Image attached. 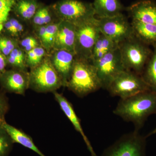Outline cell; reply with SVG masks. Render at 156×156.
Returning <instances> with one entry per match:
<instances>
[{"mask_svg":"<svg viewBox=\"0 0 156 156\" xmlns=\"http://www.w3.org/2000/svg\"><path fill=\"white\" fill-rule=\"evenodd\" d=\"M18 0H0V35L4 32V26L10 17Z\"/></svg>","mask_w":156,"mask_h":156,"instance_id":"obj_24","label":"cell"},{"mask_svg":"<svg viewBox=\"0 0 156 156\" xmlns=\"http://www.w3.org/2000/svg\"><path fill=\"white\" fill-rule=\"evenodd\" d=\"M131 23L136 38L148 46L156 44V25L136 20H132Z\"/></svg>","mask_w":156,"mask_h":156,"instance_id":"obj_18","label":"cell"},{"mask_svg":"<svg viewBox=\"0 0 156 156\" xmlns=\"http://www.w3.org/2000/svg\"><path fill=\"white\" fill-rule=\"evenodd\" d=\"M92 5L97 18L113 17L124 10L120 0H94Z\"/></svg>","mask_w":156,"mask_h":156,"instance_id":"obj_16","label":"cell"},{"mask_svg":"<svg viewBox=\"0 0 156 156\" xmlns=\"http://www.w3.org/2000/svg\"><path fill=\"white\" fill-rule=\"evenodd\" d=\"M132 20L156 25V3L151 0H142L127 8Z\"/></svg>","mask_w":156,"mask_h":156,"instance_id":"obj_13","label":"cell"},{"mask_svg":"<svg viewBox=\"0 0 156 156\" xmlns=\"http://www.w3.org/2000/svg\"><path fill=\"white\" fill-rule=\"evenodd\" d=\"M37 34L39 41L41 43L43 46L44 43L46 34V25L38 27L37 30Z\"/></svg>","mask_w":156,"mask_h":156,"instance_id":"obj_32","label":"cell"},{"mask_svg":"<svg viewBox=\"0 0 156 156\" xmlns=\"http://www.w3.org/2000/svg\"><path fill=\"white\" fill-rule=\"evenodd\" d=\"M19 44L20 48L26 53L40 46L37 39L32 36H29L23 39Z\"/></svg>","mask_w":156,"mask_h":156,"instance_id":"obj_28","label":"cell"},{"mask_svg":"<svg viewBox=\"0 0 156 156\" xmlns=\"http://www.w3.org/2000/svg\"><path fill=\"white\" fill-rule=\"evenodd\" d=\"M59 22L49 23L46 25V38L44 43L42 47L47 50L53 49L54 41L59 26Z\"/></svg>","mask_w":156,"mask_h":156,"instance_id":"obj_27","label":"cell"},{"mask_svg":"<svg viewBox=\"0 0 156 156\" xmlns=\"http://www.w3.org/2000/svg\"><path fill=\"white\" fill-rule=\"evenodd\" d=\"M7 66V57L0 52V76L6 70Z\"/></svg>","mask_w":156,"mask_h":156,"instance_id":"obj_33","label":"cell"},{"mask_svg":"<svg viewBox=\"0 0 156 156\" xmlns=\"http://www.w3.org/2000/svg\"><path fill=\"white\" fill-rule=\"evenodd\" d=\"M62 87V81L51 63L50 57L46 56L40 64L30 69L29 89L39 93H53Z\"/></svg>","mask_w":156,"mask_h":156,"instance_id":"obj_4","label":"cell"},{"mask_svg":"<svg viewBox=\"0 0 156 156\" xmlns=\"http://www.w3.org/2000/svg\"><path fill=\"white\" fill-rule=\"evenodd\" d=\"M51 63L66 87L69 80L76 59L74 53L66 50H54L50 57Z\"/></svg>","mask_w":156,"mask_h":156,"instance_id":"obj_12","label":"cell"},{"mask_svg":"<svg viewBox=\"0 0 156 156\" xmlns=\"http://www.w3.org/2000/svg\"><path fill=\"white\" fill-rule=\"evenodd\" d=\"M107 90L112 96L124 99L151 89L141 75L126 69L114 79Z\"/></svg>","mask_w":156,"mask_h":156,"instance_id":"obj_6","label":"cell"},{"mask_svg":"<svg viewBox=\"0 0 156 156\" xmlns=\"http://www.w3.org/2000/svg\"><path fill=\"white\" fill-rule=\"evenodd\" d=\"M92 62L96 69L101 88L106 90L114 79L126 70L122 61L119 48Z\"/></svg>","mask_w":156,"mask_h":156,"instance_id":"obj_9","label":"cell"},{"mask_svg":"<svg viewBox=\"0 0 156 156\" xmlns=\"http://www.w3.org/2000/svg\"><path fill=\"white\" fill-rule=\"evenodd\" d=\"M97 19L101 33L117 44H120L134 36L131 23L122 13L113 17Z\"/></svg>","mask_w":156,"mask_h":156,"instance_id":"obj_10","label":"cell"},{"mask_svg":"<svg viewBox=\"0 0 156 156\" xmlns=\"http://www.w3.org/2000/svg\"><path fill=\"white\" fill-rule=\"evenodd\" d=\"M19 45L17 39L3 34L0 35V52L6 57Z\"/></svg>","mask_w":156,"mask_h":156,"instance_id":"obj_26","label":"cell"},{"mask_svg":"<svg viewBox=\"0 0 156 156\" xmlns=\"http://www.w3.org/2000/svg\"><path fill=\"white\" fill-rule=\"evenodd\" d=\"M50 7L59 20L76 26L95 17L92 3L80 0H59Z\"/></svg>","mask_w":156,"mask_h":156,"instance_id":"obj_5","label":"cell"},{"mask_svg":"<svg viewBox=\"0 0 156 156\" xmlns=\"http://www.w3.org/2000/svg\"><path fill=\"white\" fill-rule=\"evenodd\" d=\"M1 125L11 136L14 143L19 144L34 152L40 156H46L35 145L32 137L25 132L8 124L6 121Z\"/></svg>","mask_w":156,"mask_h":156,"instance_id":"obj_17","label":"cell"},{"mask_svg":"<svg viewBox=\"0 0 156 156\" xmlns=\"http://www.w3.org/2000/svg\"><path fill=\"white\" fill-rule=\"evenodd\" d=\"M119 49L125 69L141 75L152 50L134 36L119 44Z\"/></svg>","mask_w":156,"mask_h":156,"instance_id":"obj_3","label":"cell"},{"mask_svg":"<svg viewBox=\"0 0 156 156\" xmlns=\"http://www.w3.org/2000/svg\"><path fill=\"white\" fill-rule=\"evenodd\" d=\"M0 86L5 92L24 95L29 89V72L25 70L6 69L0 76Z\"/></svg>","mask_w":156,"mask_h":156,"instance_id":"obj_11","label":"cell"},{"mask_svg":"<svg viewBox=\"0 0 156 156\" xmlns=\"http://www.w3.org/2000/svg\"><path fill=\"white\" fill-rule=\"evenodd\" d=\"M66 87L78 97L83 98L101 88L92 61L76 57Z\"/></svg>","mask_w":156,"mask_h":156,"instance_id":"obj_2","label":"cell"},{"mask_svg":"<svg viewBox=\"0 0 156 156\" xmlns=\"http://www.w3.org/2000/svg\"><path fill=\"white\" fill-rule=\"evenodd\" d=\"M101 33L96 17L76 26V57L91 60L92 50Z\"/></svg>","mask_w":156,"mask_h":156,"instance_id":"obj_8","label":"cell"},{"mask_svg":"<svg viewBox=\"0 0 156 156\" xmlns=\"http://www.w3.org/2000/svg\"><path fill=\"white\" fill-rule=\"evenodd\" d=\"M14 144L11 136L0 124V156H9Z\"/></svg>","mask_w":156,"mask_h":156,"instance_id":"obj_25","label":"cell"},{"mask_svg":"<svg viewBox=\"0 0 156 156\" xmlns=\"http://www.w3.org/2000/svg\"><path fill=\"white\" fill-rule=\"evenodd\" d=\"M156 134V127L155 128V129H154V130H153L152 131H151L150 133H149L147 136V137H148V136H151V135H153V134Z\"/></svg>","mask_w":156,"mask_h":156,"instance_id":"obj_34","label":"cell"},{"mask_svg":"<svg viewBox=\"0 0 156 156\" xmlns=\"http://www.w3.org/2000/svg\"><path fill=\"white\" fill-rule=\"evenodd\" d=\"M41 6V5L39 7L36 13L35 14L33 18L32 19L34 25L37 26L38 27L44 25Z\"/></svg>","mask_w":156,"mask_h":156,"instance_id":"obj_31","label":"cell"},{"mask_svg":"<svg viewBox=\"0 0 156 156\" xmlns=\"http://www.w3.org/2000/svg\"><path fill=\"white\" fill-rule=\"evenodd\" d=\"M9 109L8 98L2 91H0V124L5 121V117Z\"/></svg>","mask_w":156,"mask_h":156,"instance_id":"obj_29","label":"cell"},{"mask_svg":"<svg viewBox=\"0 0 156 156\" xmlns=\"http://www.w3.org/2000/svg\"><path fill=\"white\" fill-rule=\"evenodd\" d=\"M55 100L58 102L60 108L64 112L69 120L73 124L76 131H77L83 137L88 150L92 156H98L96 154L87 135L84 133L81 126L80 121L76 114L73 105L62 94L55 91L53 92Z\"/></svg>","mask_w":156,"mask_h":156,"instance_id":"obj_15","label":"cell"},{"mask_svg":"<svg viewBox=\"0 0 156 156\" xmlns=\"http://www.w3.org/2000/svg\"><path fill=\"white\" fill-rule=\"evenodd\" d=\"M46 56V50L39 46L26 53V63L27 67L33 68L41 63Z\"/></svg>","mask_w":156,"mask_h":156,"instance_id":"obj_23","label":"cell"},{"mask_svg":"<svg viewBox=\"0 0 156 156\" xmlns=\"http://www.w3.org/2000/svg\"><path fill=\"white\" fill-rule=\"evenodd\" d=\"M41 5L38 0H18L12 12L24 20L32 19Z\"/></svg>","mask_w":156,"mask_h":156,"instance_id":"obj_20","label":"cell"},{"mask_svg":"<svg viewBox=\"0 0 156 156\" xmlns=\"http://www.w3.org/2000/svg\"><path fill=\"white\" fill-rule=\"evenodd\" d=\"M9 19L13 26V28L16 34V37L18 36L20 34H22V32H23L24 30V27L22 23L16 18L10 17Z\"/></svg>","mask_w":156,"mask_h":156,"instance_id":"obj_30","label":"cell"},{"mask_svg":"<svg viewBox=\"0 0 156 156\" xmlns=\"http://www.w3.org/2000/svg\"><path fill=\"white\" fill-rule=\"evenodd\" d=\"M145 67L141 76L151 91L156 93V44Z\"/></svg>","mask_w":156,"mask_h":156,"instance_id":"obj_21","label":"cell"},{"mask_svg":"<svg viewBox=\"0 0 156 156\" xmlns=\"http://www.w3.org/2000/svg\"><path fill=\"white\" fill-rule=\"evenodd\" d=\"M146 137L134 130L121 136L101 156H145Z\"/></svg>","mask_w":156,"mask_h":156,"instance_id":"obj_7","label":"cell"},{"mask_svg":"<svg viewBox=\"0 0 156 156\" xmlns=\"http://www.w3.org/2000/svg\"><path fill=\"white\" fill-rule=\"evenodd\" d=\"M76 35L75 25L66 21L59 20L53 49L67 50L75 53Z\"/></svg>","mask_w":156,"mask_h":156,"instance_id":"obj_14","label":"cell"},{"mask_svg":"<svg viewBox=\"0 0 156 156\" xmlns=\"http://www.w3.org/2000/svg\"><path fill=\"white\" fill-rule=\"evenodd\" d=\"M113 113L133 123L134 130L139 131L148 117L156 114V93L149 90L120 99Z\"/></svg>","mask_w":156,"mask_h":156,"instance_id":"obj_1","label":"cell"},{"mask_svg":"<svg viewBox=\"0 0 156 156\" xmlns=\"http://www.w3.org/2000/svg\"><path fill=\"white\" fill-rule=\"evenodd\" d=\"M7 63L12 69L27 70L26 53L20 47H17L7 56Z\"/></svg>","mask_w":156,"mask_h":156,"instance_id":"obj_22","label":"cell"},{"mask_svg":"<svg viewBox=\"0 0 156 156\" xmlns=\"http://www.w3.org/2000/svg\"><path fill=\"white\" fill-rule=\"evenodd\" d=\"M119 48V44L101 33L92 50L91 61L97 60Z\"/></svg>","mask_w":156,"mask_h":156,"instance_id":"obj_19","label":"cell"}]
</instances>
